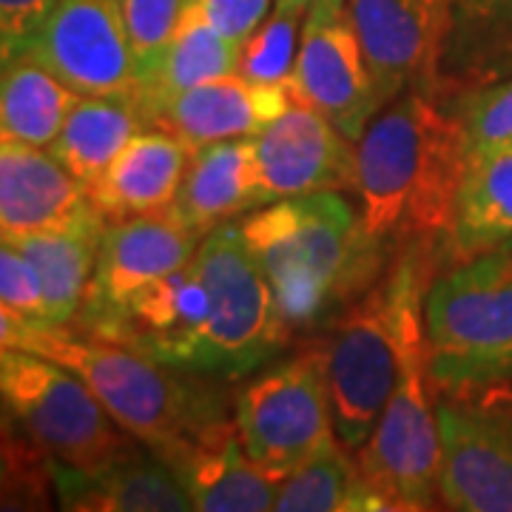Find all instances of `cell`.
I'll use <instances>...</instances> for the list:
<instances>
[{
  "label": "cell",
  "mask_w": 512,
  "mask_h": 512,
  "mask_svg": "<svg viewBox=\"0 0 512 512\" xmlns=\"http://www.w3.org/2000/svg\"><path fill=\"white\" fill-rule=\"evenodd\" d=\"M441 430L436 387L427 370L424 311L404 330L402 370L370 439L356 450L367 487L382 510L441 507Z\"/></svg>",
  "instance_id": "8"
},
{
  "label": "cell",
  "mask_w": 512,
  "mask_h": 512,
  "mask_svg": "<svg viewBox=\"0 0 512 512\" xmlns=\"http://www.w3.org/2000/svg\"><path fill=\"white\" fill-rule=\"evenodd\" d=\"M60 0H0V20L26 43Z\"/></svg>",
  "instance_id": "36"
},
{
  "label": "cell",
  "mask_w": 512,
  "mask_h": 512,
  "mask_svg": "<svg viewBox=\"0 0 512 512\" xmlns=\"http://www.w3.org/2000/svg\"><path fill=\"white\" fill-rule=\"evenodd\" d=\"M512 77V0H450L436 92H476Z\"/></svg>",
  "instance_id": "22"
},
{
  "label": "cell",
  "mask_w": 512,
  "mask_h": 512,
  "mask_svg": "<svg viewBox=\"0 0 512 512\" xmlns=\"http://www.w3.org/2000/svg\"><path fill=\"white\" fill-rule=\"evenodd\" d=\"M23 55L83 97L146 100L120 0H60Z\"/></svg>",
  "instance_id": "11"
},
{
  "label": "cell",
  "mask_w": 512,
  "mask_h": 512,
  "mask_svg": "<svg viewBox=\"0 0 512 512\" xmlns=\"http://www.w3.org/2000/svg\"><path fill=\"white\" fill-rule=\"evenodd\" d=\"M239 60H242V46L222 35L220 29L202 15L200 6L194 0H188L180 26L165 49L160 80L148 97L185 92V89L202 86L208 80L237 74Z\"/></svg>",
  "instance_id": "29"
},
{
  "label": "cell",
  "mask_w": 512,
  "mask_h": 512,
  "mask_svg": "<svg viewBox=\"0 0 512 512\" xmlns=\"http://www.w3.org/2000/svg\"><path fill=\"white\" fill-rule=\"evenodd\" d=\"M200 242V234L188 228L171 205L154 214L106 225L92 285L72 325L92 328L94 322L126 305L140 288L180 271L194 259Z\"/></svg>",
  "instance_id": "14"
},
{
  "label": "cell",
  "mask_w": 512,
  "mask_h": 512,
  "mask_svg": "<svg viewBox=\"0 0 512 512\" xmlns=\"http://www.w3.org/2000/svg\"><path fill=\"white\" fill-rule=\"evenodd\" d=\"M77 97L37 60L20 55L0 72V140L52 148Z\"/></svg>",
  "instance_id": "27"
},
{
  "label": "cell",
  "mask_w": 512,
  "mask_h": 512,
  "mask_svg": "<svg viewBox=\"0 0 512 512\" xmlns=\"http://www.w3.org/2000/svg\"><path fill=\"white\" fill-rule=\"evenodd\" d=\"M29 328H32V325L20 322L15 313L6 311V308L0 305V348H20L23 339H26V333H29Z\"/></svg>",
  "instance_id": "37"
},
{
  "label": "cell",
  "mask_w": 512,
  "mask_h": 512,
  "mask_svg": "<svg viewBox=\"0 0 512 512\" xmlns=\"http://www.w3.org/2000/svg\"><path fill=\"white\" fill-rule=\"evenodd\" d=\"M305 15V6L276 0L271 15L242 46L239 74L259 86H288L299 57Z\"/></svg>",
  "instance_id": "31"
},
{
  "label": "cell",
  "mask_w": 512,
  "mask_h": 512,
  "mask_svg": "<svg viewBox=\"0 0 512 512\" xmlns=\"http://www.w3.org/2000/svg\"><path fill=\"white\" fill-rule=\"evenodd\" d=\"M441 271V239H416L328 328V382L336 439L359 450L399 382L407 322L424 311V299Z\"/></svg>",
  "instance_id": "4"
},
{
  "label": "cell",
  "mask_w": 512,
  "mask_h": 512,
  "mask_svg": "<svg viewBox=\"0 0 512 512\" xmlns=\"http://www.w3.org/2000/svg\"><path fill=\"white\" fill-rule=\"evenodd\" d=\"M512 239V146L473 148L441 239V271Z\"/></svg>",
  "instance_id": "21"
},
{
  "label": "cell",
  "mask_w": 512,
  "mask_h": 512,
  "mask_svg": "<svg viewBox=\"0 0 512 512\" xmlns=\"http://www.w3.org/2000/svg\"><path fill=\"white\" fill-rule=\"evenodd\" d=\"M23 49H26V43L0 20V72H6L23 55Z\"/></svg>",
  "instance_id": "38"
},
{
  "label": "cell",
  "mask_w": 512,
  "mask_h": 512,
  "mask_svg": "<svg viewBox=\"0 0 512 512\" xmlns=\"http://www.w3.org/2000/svg\"><path fill=\"white\" fill-rule=\"evenodd\" d=\"M234 421L245 453L276 481L333 444L325 339L282 353L251 373L237 390Z\"/></svg>",
  "instance_id": "9"
},
{
  "label": "cell",
  "mask_w": 512,
  "mask_h": 512,
  "mask_svg": "<svg viewBox=\"0 0 512 512\" xmlns=\"http://www.w3.org/2000/svg\"><path fill=\"white\" fill-rule=\"evenodd\" d=\"M441 507L512 512V379L439 390Z\"/></svg>",
  "instance_id": "10"
},
{
  "label": "cell",
  "mask_w": 512,
  "mask_h": 512,
  "mask_svg": "<svg viewBox=\"0 0 512 512\" xmlns=\"http://www.w3.org/2000/svg\"><path fill=\"white\" fill-rule=\"evenodd\" d=\"M450 100L467 126L470 151L512 146V77L476 92L456 94Z\"/></svg>",
  "instance_id": "33"
},
{
  "label": "cell",
  "mask_w": 512,
  "mask_h": 512,
  "mask_svg": "<svg viewBox=\"0 0 512 512\" xmlns=\"http://www.w3.org/2000/svg\"><path fill=\"white\" fill-rule=\"evenodd\" d=\"M0 404L52 464L94 476L140 441L126 433L69 367L20 348H0Z\"/></svg>",
  "instance_id": "7"
},
{
  "label": "cell",
  "mask_w": 512,
  "mask_h": 512,
  "mask_svg": "<svg viewBox=\"0 0 512 512\" xmlns=\"http://www.w3.org/2000/svg\"><path fill=\"white\" fill-rule=\"evenodd\" d=\"M254 146L259 205L353 188L356 143L308 103L291 100L256 134Z\"/></svg>",
  "instance_id": "15"
},
{
  "label": "cell",
  "mask_w": 512,
  "mask_h": 512,
  "mask_svg": "<svg viewBox=\"0 0 512 512\" xmlns=\"http://www.w3.org/2000/svg\"><path fill=\"white\" fill-rule=\"evenodd\" d=\"M447 12L450 0H348L382 106L407 89L436 92Z\"/></svg>",
  "instance_id": "13"
},
{
  "label": "cell",
  "mask_w": 512,
  "mask_h": 512,
  "mask_svg": "<svg viewBox=\"0 0 512 512\" xmlns=\"http://www.w3.org/2000/svg\"><path fill=\"white\" fill-rule=\"evenodd\" d=\"M146 128L148 120L140 100L80 94L49 151L89 191L117 154Z\"/></svg>",
  "instance_id": "25"
},
{
  "label": "cell",
  "mask_w": 512,
  "mask_h": 512,
  "mask_svg": "<svg viewBox=\"0 0 512 512\" xmlns=\"http://www.w3.org/2000/svg\"><path fill=\"white\" fill-rule=\"evenodd\" d=\"M424 339L436 393L512 379V254L498 248L439 271Z\"/></svg>",
  "instance_id": "5"
},
{
  "label": "cell",
  "mask_w": 512,
  "mask_h": 512,
  "mask_svg": "<svg viewBox=\"0 0 512 512\" xmlns=\"http://www.w3.org/2000/svg\"><path fill=\"white\" fill-rule=\"evenodd\" d=\"M501 251H507V254H512V239H510V242H504V245H501Z\"/></svg>",
  "instance_id": "40"
},
{
  "label": "cell",
  "mask_w": 512,
  "mask_h": 512,
  "mask_svg": "<svg viewBox=\"0 0 512 512\" xmlns=\"http://www.w3.org/2000/svg\"><path fill=\"white\" fill-rule=\"evenodd\" d=\"M208 316L211 296L191 259L180 271L140 288L126 305L94 322L92 328L80 330L120 342L168 367L197 373Z\"/></svg>",
  "instance_id": "16"
},
{
  "label": "cell",
  "mask_w": 512,
  "mask_h": 512,
  "mask_svg": "<svg viewBox=\"0 0 512 512\" xmlns=\"http://www.w3.org/2000/svg\"><path fill=\"white\" fill-rule=\"evenodd\" d=\"M103 231H106V225H92V228H80V231L3 237L32 262L37 279H40L49 328H63L77 319L83 299L89 293V285H92Z\"/></svg>",
  "instance_id": "26"
},
{
  "label": "cell",
  "mask_w": 512,
  "mask_h": 512,
  "mask_svg": "<svg viewBox=\"0 0 512 512\" xmlns=\"http://www.w3.org/2000/svg\"><path fill=\"white\" fill-rule=\"evenodd\" d=\"M288 106L285 86H259L237 72L185 92L148 97L143 111L148 126L163 128L197 151L222 140L256 137Z\"/></svg>",
  "instance_id": "18"
},
{
  "label": "cell",
  "mask_w": 512,
  "mask_h": 512,
  "mask_svg": "<svg viewBox=\"0 0 512 512\" xmlns=\"http://www.w3.org/2000/svg\"><path fill=\"white\" fill-rule=\"evenodd\" d=\"M470 137L450 97L407 89L356 140L353 194L373 242L399 251L416 239H444Z\"/></svg>",
  "instance_id": "1"
},
{
  "label": "cell",
  "mask_w": 512,
  "mask_h": 512,
  "mask_svg": "<svg viewBox=\"0 0 512 512\" xmlns=\"http://www.w3.org/2000/svg\"><path fill=\"white\" fill-rule=\"evenodd\" d=\"M120 3H123L128 40L148 97L160 80L165 49L180 26L188 0H120Z\"/></svg>",
  "instance_id": "32"
},
{
  "label": "cell",
  "mask_w": 512,
  "mask_h": 512,
  "mask_svg": "<svg viewBox=\"0 0 512 512\" xmlns=\"http://www.w3.org/2000/svg\"><path fill=\"white\" fill-rule=\"evenodd\" d=\"M191 157L194 148L185 140L148 126L89 188L92 205L106 225L163 211L177 197Z\"/></svg>",
  "instance_id": "19"
},
{
  "label": "cell",
  "mask_w": 512,
  "mask_h": 512,
  "mask_svg": "<svg viewBox=\"0 0 512 512\" xmlns=\"http://www.w3.org/2000/svg\"><path fill=\"white\" fill-rule=\"evenodd\" d=\"M282 3H293V6H305V9L311 6V0H282Z\"/></svg>",
  "instance_id": "39"
},
{
  "label": "cell",
  "mask_w": 512,
  "mask_h": 512,
  "mask_svg": "<svg viewBox=\"0 0 512 512\" xmlns=\"http://www.w3.org/2000/svg\"><path fill=\"white\" fill-rule=\"evenodd\" d=\"M202 512H265L276 507L279 481L245 453L237 421L225 419L205 430L171 464Z\"/></svg>",
  "instance_id": "20"
},
{
  "label": "cell",
  "mask_w": 512,
  "mask_h": 512,
  "mask_svg": "<svg viewBox=\"0 0 512 512\" xmlns=\"http://www.w3.org/2000/svg\"><path fill=\"white\" fill-rule=\"evenodd\" d=\"M285 89L291 100L325 114L353 143L384 109L350 23L348 0H311L296 69Z\"/></svg>",
  "instance_id": "12"
},
{
  "label": "cell",
  "mask_w": 512,
  "mask_h": 512,
  "mask_svg": "<svg viewBox=\"0 0 512 512\" xmlns=\"http://www.w3.org/2000/svg\"><path fill=\"white\" fill-rule=\"evenodd\" d=\"M20 350L69 367L114 421L171 467L205 430L231 419L234 399L217 376L177 370L86 330L29 328Z\"/></svg>",
  "instance_id": "3"
},
{
  "label": "cell",
  "mask_w": 512,
  "mask_h": 512,
  "mask_svg": "<svg viewBox=\"0 0 512 512\" xmlns=\"http://www.w3.org/2000/svg\"><path fill=\"white\" fill-rule=\"evenodd\" d=\"M171 208L200 237L259 208L254 137L197 148Z\"/></svg>",
  "instance_id": "24"
},
{
  "label": "cell",
  "mask_w": 512,
  "mask_h": 512,
  "mask_svg": "<svg viewBox=\"0 0 512 512\" xmlns=\"http://www.w3.org/2000/svg\"><path fill=\"white\" fill-rule=\"evenodd\" d=\"M237 225L293 333L328 328L396 256L367 237L359 208L339 191L268 202Z\"/></svg>",
  "instance_id": "2"
},
{
  "label": "cell",
  "mask_w": 512,
  "mask_h": 512,
  "mask_svg": "<svg viewBox=\"0 0 512 512\" xmlns=\"http://www.w3.org/2000/svg\"><path fill=\"white\" fill-rule=\"evenodd\" d=\"M106 225L86 185L49 148L0 140V237Z\"/></svg>",
  "instance_id": "17"
},
{
  "label": "cell",
  "mask_w": 512,
  "mask_h": 512,
  "mask_svg": "<svg viewBox=\"0 0 512 512\" xmlns=\"http://www.w3.org/2000/svg\"><path fill=\"white\" fill-rule=\"evenodd\" d=\"M194 265L211 296L197 373L231 382L288 353L296 333L237 222L205 234Z\"/></svg>",
  "instance_id": "6"
},
{
  "label": "cell",
  "mask_w": 512,
  "mask_h": 512,
  "mask_svg": "<svg viewBox=\"0 0 512 512\" xmlns=\"http://www.w3.org/2000/svg\"><path fill=\"white\" fill-rule=\"evenodd\" d=\"M55 467V493L63 510L83 512H183L194 510L180 476L146 444L86 476Z\"/></svg>",
  "instance_id": "23"
},
{
  "label": "cell",
  "mask_w": 512,
  "mask_h": 512,
  "mask_svg": "<svg viewBox=\"0 0 512 512\" xmlns=\"http://www.w3.org/2000/svg\"><path fill=\"white\" fill-rule=\"evenodd\" d=\"M55 467L0 404V510H49Z\"/></svg>",
  "instance_id": "30"
},
{
  "label": "cell",
  "mask_w": 512,
  "mask_h": 512,
  "mask_svg": "<svg viewBox=\"0 0 512 512\" xmlns=\"http://www.w3.org/2000/svg\"><path fill=\"white\" fill-rule=\"evenodd\" d=\"M336 439L316 456L279 478V512H379L382 504L367 487L356 456Z\"/></svg>",
  "instance_id": "28"
},
{
  "label": "cell",
  "mask_w": 512,
  "mask_h": 512,
  "mask_svg": "<svg viewBox=\"0 0 512 512\" xmlns=\"http://www.w3.org/2000/svg\"><path fill=\"white\" fill-rule=\"evenodd\" d=\"M0 305L32 328H49L35 268L9 239L0 237Z\"/></svg>",
  "instance_id": "34"
},
{
  "label": "cell",
  "mask_w": 512,
  "mask_h": 512,
  "mask_svg": "<svg viewBox=\"0 0 512 512\" xmlns=\"http://www.w3.org/2000/svg\"><path fill=\"white\" fill-rule=\"evenodd\" d=\"M202 15L211 20L222 35L245 46V40L271 15L276 0H194Z\"/></svg>",
  "instance_id": "35"
}]
</instances>
